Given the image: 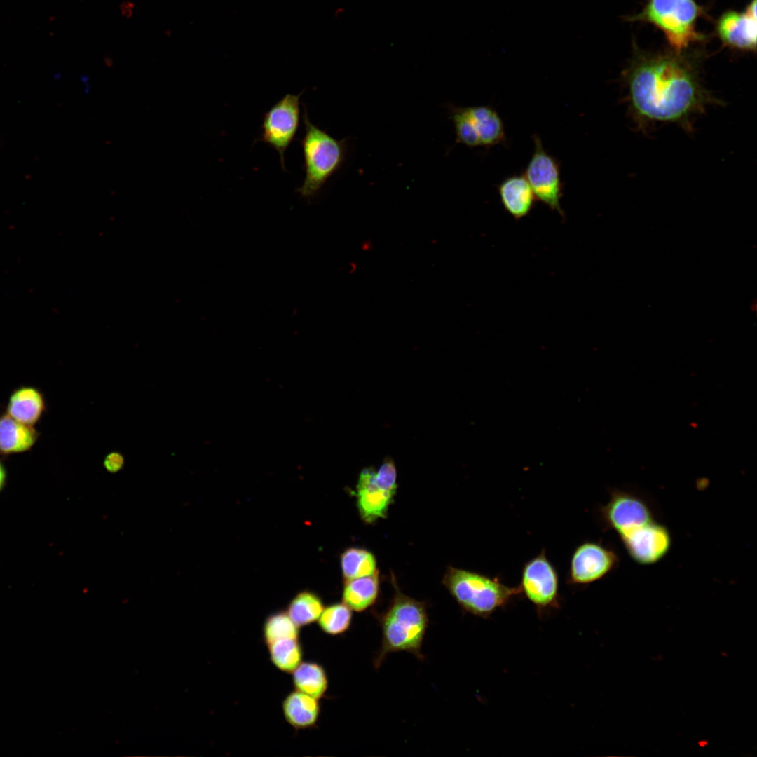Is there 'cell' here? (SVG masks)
Returning a JSON list of instances; mask_svg holds the SVG:
<instances>
[{"mask_svg": "<svg viewBox=\"0 0 757 757\" xmlns=\"http://www.w3.org/2000/svg\"><path fill=\"white\" fill-rule=\"evenodd\" d=\"M393 585L394 596L379 617L382 638L373 661L376 669L392 653L407 652L419 660L424 659L421 648L429 624L426 606L402 593L395 581Z\"/></svg>", "mask_w": 757, "mask_h": 757, "instance_id": "2", "label": "cell"}, {"mask_svg": "<svg viewBox=\"0 0 757 757\" xmlns=\"http://www.w3.org/2000/svg\"><path fill=\"white\" fill-rule=\"evenodd\" d=\"M292 674V683L296 690L318 700L323 697L327 691V674L318 662L302 661Z\"/></svg>", "mask_w": 757, "mask_h": 757, "instance_id": "19", "label": "cell"}, {"mask_svg": "<svg viewBox=\"0 0 757 757\" xmlns=\"http://www.w3.org/2000/svg\"><path fill=\"white\" fill-rule=\"evenodd\" d=\"M397 469L394 461L387 458L376 470L364 468L356 484V506L360 517L371 524L384 519L397 493Z\"/></svg>", "mask_w": 757, "mask_h": 757, "instance_id": "6", "label": "cell"}, {"mask_svg": "<svg viewBox=\"0 0 757 757\" xmlns=\"http://www.w3.org/2000/svg\"><path fill=\"white\" fill-rule=\"evenodd\" d=\"M5 479V473L3 468L0 465V489L1 488Z\"/></svg>", "mask_w": 757, "mask_h": 757, "instance_id": "29", "label": "cell"}, {"mask_svg": "<svg viewBox=\"0 0 757 757\" xmlns=\"http://www.w3.org/2000/svg\"><path fill=\"white\" fill-rule=\"evenodd\" d=\"M263 639L267 646L286 639H299L300 627L286 611H278L266 617L263 625Z\"/></svg>", "mask_w": 757, "mask_h": 757, "instance_id": "25", "label": "cell"}, {"mask_svg": "<svg viewBox=\"0 0 757 757\" xmlns=\"http://www.w3.org/2000/svg\"><path fill=\"white\" fill-rule=\"evenodd\" d=\"M103 465L107 471L116 473L123 468L124 458L119 452L113 451L105 456Z\"/></svg>", "mask_w": 757, "mask_h": 757, "instance_id": "27", "label": "cell"}, {"mask_svg": "<svg viewBox=\"0 0 757 757\" xmlns=\"http://www.w3.org/2000/svg\"><path fill=\"white\" fill-rule=\"evenodd\" d=\"M620 540L631 559L645 566L662 561L672 544L669 529L656 519Z\"/></svg>", "mask_w": 757, "mask_h": 757, "instance_id": "12", "label": "cell"}, {"mask_svg": "<svg viewBox=\"0 0 757 757\" xmlns=\"http://www.w3.org/2000/svg\"><path fill=\"white\" fill-rule=\"evenodd\" d=\"M717 32L728 46L743 50L756 49V0H753L744 11L725 12L717 22Z\"/></svg>", "mask_w": 757, "mask_h": 757, "instance_id": "13", "label": "cell"}, {"mask_svg": "<svg viewBox=\"0 0 757 757\" xmlns=\"http://www.w3.org/2000/svg\"><path fill=\"white\" fill-rule=\"evenodd\" d=\"M600 516L605 527L613 530L620 539L655 520L644 499L621 490L611 491L609 500L600 509Z\"/></svg>", "mask_w": 757, "mask_h": 757, "instance_id": "10", "label": "cell"}, {"mask_svg": "<svg viewBox=\"0 0 757 757\" xmlns=\"http://www.w3.org/2000/svg\"><path fill=\"white\" fill-rule=\"evenodd\" d=\"M442 582L463 611L482 618L521 594L519 586H507L498 578L452 566L447 568Z\"/></svg>", "mask_w": 757, "mask_h": 757, "instance_id": "3", "label": "cell"}, {"mask_svg": "<svg viewBox=\"0 0 757 757\" xmlns=\"http://www.w3.org/2000/svg\"><path fill=\"white\" fill-rule=\"evenodd\" d=\"M269 659L279 671L292 674L301 663L304 650L299 639H286L266 646Z\"/></svg>", "mask_w": 757, "mask_h": 757, "instance_id": "23", "label": "cell"}, {"mask_svg": "<svg viewBox=\"0 0 757 757\" xmlns=\"http://www.w3.org/2000/svg\"><path fill=\"white\" fill-rule=\"evenodd\" d=\"M501 204L516 220L528 216L535 207L536 196L524 175H512L497 186Z\"/></svg>", "mask_w": 757, "mask_h": 757, "instance_id": "14", "label": "cell"}, {"mask_svg": "<svg viewBox=\"0 0 757 757\" xmlns=\"http://www.w3.org/2000/svg\"><path fill=\"white\" fill-rule=\"evenodd\" d=\"M378 572L344 580L342 602L352 611L362 612L372 606L379 594Z\"/></svg>", "mask_w": 757, "mask_h": 757, "instance_id": "16", "label": "cell"}, {"mask_svg": "<svg viewBox=\"0 0 757 757\" xmlns=\"http://www.w3.org/2000/svg\"><path fill=\"white\" fill-rule=\"evenodd\" d=\"M352 610L344 603H334L324 607L318 624L320 630L329 636H336L346 633L352 623Z\"/></svg>", "mask_w": 757, "mask_h": 757, "instance_id": "24", "label": "cell"}, {"mask_svg": "<svg viewBox=\"0 0 757 757\" xmlns=\"http://www.w3.org/2000/svg\"><path fill=\"white\" fill-rule=\"evenodd\" d=\"M519 587L538 613L559 608V575L545 549L524 564Z\"/></svg>", "mask_w": 757, "mask_h": 757, "instance_id": "8", "label": "cell"}, {"mask_svg": "<svg viewBox=\"0 0 757 757\" xmlns=\"http://www.w3.org/2000/svg\"><path fill=\"white\" fill-rule=\"evenodd\" d=\"M37 437L35 430L11 416L0 418V451L20 452L32 446Z\"/></svg>", "mask_w": 757, "mask_h": 757, "instance_id": "18", "label": "cell"}, {"mask_svg": "<svg viewBox=\"0 0 757 757\" xmlns=\"http://www.w3.org/2000/svg\"><path fill=\"white\" fill-rule=\"evenodd\" d=\"M468 110L475 126L480 146L490 148L506 142L503 120L494 108L481 105L469 107Z\"/></svg>", "mask_w": 757, "mask_h": 757, "instance_id": "17", "label": "cell"}, {"mask_svg": "<svg viewBox=\"0 0 757 757\" xmlns=\"http://www.w3.org/2000/svg\"><path fill=\"white\" fill-rule=\"evenodd\" d=\"M533 152L524 175L537 200L565 218L561 205L564 184L561 178L560 163L545 149L540 137L536 134L533 135Z\"/></svg>", "mask_w": 757, "mask_h": 757, "instance_id": "7", "label": "cell"}, {"mask_svg": "<svg viewBox=\"0 0 757 757\" xmlns=\"http://www.w3.org/2000/svg\"><path fill=\"white\" fill-rule=\"evenodd\" d=\"M323 609L322 599L318 594L311 590H303L291 599L286 611L292 620L301 627L317 622Z\"/></svg>", "mask_w": 757, "mask_h": 757, "instance_id": "21", "label": "cell"}, {"mask_svg": "<svg viewBox=\"0 0 757 757\" xmlns=\"http://www.w3.org/2000/svg\"><path fill=\"white\" fill-rule=\"evenodd\" d=\"M282 711L286 722L293 728L306 730L317 724L321 707L318 699L295 690L283 699Z\"/></svg>", "mask_w": 757, "mask_h": 757, "instance_id": "15", "label": "cell"}, {"mask_svg": "<svg viewBox=\"0 0 757 757\" xmlns=\"http://www.w3.org/2000/svg\"><path fill=\"white\" fill-rule=\"evenodd\" d=\"M701 13L695 0H648L631 20L649 22L659 28L676 53H680L690 43L702 39L696 30Z\"/></svg>", "mask_w": 757, "mask_h": 757, "instance_id": "5", "label": "cell"}, {"mask_svg": "<svg viewBox=\"0 0 757 757\" xmlns=\"http://www.w3.org/2000/svg\"><path fill=\"white\" fill-rule=\"evenodd\" d=\"M286 94L264 114L261 124V141L273 147L279 154L285 170V153L295 137L300 122V97Z\"/></svg>", "mask_w": 757, "mask_h": 757, "instance_id": "9", "label": "cell"}, {"mask_svg": "<svg viewBox=\"0 0 757 757\" xmlns=\"http://www.w3.org/2000/svg\"><path fill=\"white\" fill-rule=\"evenodd\" d=\"M340 566L344 580L378 572L374 554L368 550L358 547H348L341 553Z\"/></svg>", "mask_w": 757, "mask_h": 757, "instance_id": "22", "label": "cell"}, {"mask_svg": "<svg viewBox=\"0 0 757 757\" xmlns=\"http://www.w3.org/2000/svg\"><path fill=\"white\" fill-rule=\"evenodd\" d=\"M457 142L469 147L480 146L479 137L468 107L451 108Z\"/></svg>", "mask_w": 757, "mask_h": 757, "instance_id": "26", "label": "cell"}, {"mask_svg": "<svg viewBox=\"0 0 757 757\" xmlns=\"http://www.w3.org/2000/svg\"><path fill=\"white\" fill-rule=\"evenodd\" d=\"M618 562L616 553L602 543L583 542L572 554L566 582L572 585H588L606 577L616 568Z\"/></svg>", "mask_w": 757, "mask_h": 757, "instance_id": "11", "label": "cell"}, {"mask_svg": "<svg viewBox=\"0 0 757 757\" xmlns=\"http://www.w3.org/2000/svg\"><path fill=\"white\" fill-rule=\"evenodd\" d=\"M44 408L41 395L32 388H22L15 392L9 401L8 411L15 420L31 425L37 421Z\"/></svg>", "mask_w": 757, "mask_h": 757, "instance_id": "20", "label": "cell"}, {"mask_svg": "<svg viewBox=\"0 0 757 757\" xmlns=\"http://www.w3.org/2000/svg\"><path fill=\"white\" fill-rule=\"evenodd\" d=\"M678 54L639 55L627 70L629 102L639 123H685L717 102L695 67Z\"/></svg>", "mask_w": 757, "mask_h": 757, "instance_id": "1", "label": "cell"}, {"mask_svg": "<svg viewBox=\"0 0 757 757\" xmlns=\"http://www.w3.org/2000/svg\"><path fill=\"white\" fill-rule=\"evenodd\" d=\"M135 4L130 1H124L120 5L121 15L125 18H130L133 13Z\"/></svg>", "mask_w": 757, "mask_h": 757, "instance_id": "28", "label": "cell"}, {"mask_svg": "<svg viewBox=\"0 0 757 757\" xmlns=\"http://www.w3.org/2000/svg\"><path fill=\"white\" fill-rule=\"evenodd\" d=\"M304 135L300 140L304 156L305 177L296 191L305 198H313L325 182L341 167L347 146L313 125L305 108Z\"/></svg>", "mask_w": 757, "mask_h": 757, "instance_id": "4", "label": "cell"}]
</instances>
